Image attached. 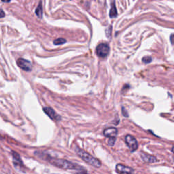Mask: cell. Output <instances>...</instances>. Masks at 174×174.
I'll use <instances>...</instances> for the list:
<instances>
[{"label":"cell","instance_id":"7c38bea8","mask_svg":"<svg viewBox=\"0 0 174 174\" xmlns=\"http://www.w3.org/2000/svg\"><path fill=\"white\" fill-rule=\"evenodd\" d=\"M36 14L39 18H42V16H43V10H42V0H40L38 6L37 7L36 10Z\"/></svg>","mask_w":174,"mask_h":174},{"label":"cell","instance_id":"5bb4252c","mask_svg":"<svg viewBox=\"0 0 174 174\" xmlns=\"http://www.w3.org/2000/svg\"><path fill=\"white\" fill-rule=\"evenodd\" d=\"M112 26H109L108 28L105 29V34H106V36L108 37V38H111V36H112Z\"/></svg>","mask_w":174,"mask_h":174},{"label":"cell","instance_id":"5b68a950","mask_svg":"<svg viewBox=\"0 0 174 174\" xmlns=\"http://www.w3.org/2000/svg\"><path fill=\"white\" fill-rule=\"evenodd\" d=\"M125 142L127 143V146H129V148H130L131 152L136 151L138 149V144L136 139L134 137L131 136V135H127L125 137Z\"/></svg>","mask_w":174,"mask_h":174},{"label":"cell","instance_id":"4fadbf2b","mask_svg":"<svg viewBox=\"0 0 174 174\" xmlns=\"http://www.w3.org/2000/svg\"><path fill=\"white\" fill-rule=\"evenodd\" d=\"M66 42V40H65L63 38H58L57 40H54L53 43H54L55 45H60V44H65Z\"/></svg>","mask_w":174,"mask_h":174},{"label":"cell","instance_id":"e0dca14e","mask_svg":"<svg viewBox=\"0 0 174 174\" xmlns=\"http://www.w3.org/2000/svg\"><path fill=\"white\" fill-rule=\"evenodd\" d=\"M122 112H123V114L124 116H125V117H127V116H128L129 115H128V112H127V111H126V110L125 109V108H122Z\"/></svg>","mask_w":174,"mask_h":174},{"label":"cell","instance_id":"9a60e30c","mask_svg":"<svg viewBox=\"0 0 174 174\" xmlns=\"http://www.w3.org/2000/svg\"><path fill=\"white\" fill-rule=\"evenodd\" d=\"M142 61H143L144 63L148 64L149 63H150L152 61V57L147 56V57H144L143 59H142Z\"/></svg>","mask_w":174,"mask_h":174},{"label":"cell","instance_id":"ffe728a7","mask_svg":"<svg viewBox=\"0 0 174 174\" xmlns=\"http://www.w3.org/2000/svg\"><path fill=\"white\" fill-rule=\"evenodd\" d=\"M1 1H3V2H5V3H9L11 0H1Z\"/></svg>","mask_w":174,"mask_h":174},{"label":"cell","instance_id":"44dd1931","mask_svg":"<svg viewBox=\"0 0 174 174\" xmlns=\"http://www.w3.org/2000/svg\"><path fill=\"white\" fill-rule=\"evenodd\" d=\"M172 152H173L174 153V146L173 148H172Z\"/></svg>","mask_w":174,"mask_h":174},{"label":"cell","instance_id":"6da1fadb","mask_svg":"<svg viewBox=\"0 0 174 174\" xmlns=\"http://www.w3.org/2000/svg\"><path fill=\"white\" fill-rule=\"evenodd\" d=\"M45 160L51 163L52 165L57 167L62 168L64 169H71V170H77V171H80L82 170H84V168L80 167L78 165L68 161L67 160H64V159H59V158H55L53 157L47 156H44Z\"/></svg>","mask_w":174,"mask_h":174},{"label":"cell","instance_id":"ba28073f","mask_svg":"<svg viewBox=\"0 0 174 174\" xmlns=\"http://www.w3.org/2000/svg\"><path fill=\"white\" fill-rule=\"evenodd\" d=\"M116 169L118 173H133V171H134V170H133L132 168L125 166L121 164L117 165L116 166Z\"/></svg>","mask_w":174,"mask_h":174},{"label":"cell","instance_id":"30bf717a","mask_svg":"<svg viewBox=\"0 0 174 174\" xmlns=\"http://www.w3.org/2000/svg\"><path fill=\"white\" fill-rule=\"evenodd\" d=\"M103 134L105 136L109 137V138L116 137L118 134V129L114 128V127H110V128L105 129L103 131Z\"/></svg>","mask_w":174,"mask_h":174},{"label":"cell","instance_id":"2e32d148","mask_svg":"<svg viewBox=\"0 0 174 174\" xmlns=\"http://www.w3.org/2000/svg\"><path fill=\"white\" fill-rule=\"evenodd\" d=\"M115 142H116V137H112V138L109 139L108 144L110 146H113L114 145V144H115Z\"/></svg>","mask_w":174,"mask_h":174},{"label":"cell","instance_id":"8992f818","mask_svg":"<svg viewBox=\"0 0 174 174\" xmlns=\"http://www.w3.org/2000/svg\"><path fill=\"white\" fill-rule=\"evenodd\" d=\"M43 111L49 117L55 121H59L61 119V117L57 114L56 112L51 107H45L43 108Z\"/></svg>","mask_w":174,"mask_h":174},{"label":"cell","instance_id":"7a4b0ae2","mask_svg":"<svg viewBox=\"0 0 174 174\" xmlns=\"http://www.w3.org/2000/svg\"><path fill=\"white\" fill-rule=\"evenodd\" d=\"M75 151L77 154L88 164L97 168H99L101 166V163L99 161V160H98L96 158H94L93 156H91L88 153H87L86 152L83 150L79 148L78 147H76Z\"/></svg>","mask_w":174,"mask_h":174},{"label":"cell","instance_id":"277c9868","mask_svg":"<svg viewBox=\"0 0 174 174\" xmlns=\"http://www.w3.org/2000/svg\"><path fill=\"white\" fill-rule=\"evenodd\" d=\"M16 63L18 66L24 71H30L32 69V65L31 63L28 60H26L25 59L19 58L16 61Z\"/></svg>","mask_w":174,"mask_h":174},{"label":"cell","instance_id":"d6986e66","mask_svg":"<svg viewBox=\"0 0 174 174\" xmlns=\"http://www.w3.org/2000/svg\"><path fill=\"white\" fill-rule=\"evenodd\" d=\"M170 41H171V44H174V34H171L170 36Z\"/></svg>","mask_w":174,"mask_h":174},{"label":"cell","instance_id":"3957f363","mask_svg":"<svg viewBox=\"0 0 174 174\" xmlns=\"http://www.w3.org/2000/svg\"><path fill=\"white\" fill-rule=\"evenodd\" d=\"M110 53V46L108 44H99L96 49V53L101 58H105Z\"/></svg>","mask_w":174,"mask_h":174},{"label":"cell","instance_id":"9c48e42d","mask_svg":"<svg viewBox=\"0 0 174 174\" xmlns=\"http://www.w3.org/2000/svg\"><path fill=\"white\" fill-rule=\"evenodd\" d=\"M140 156H141L142 161L146 163H155L157 161L156 157L148 154L145 152H140Z\"/></svg>","mask_w":174,"mask_h":174},{"label":"cell","instance_id":"8fae6325","mask_svg":"<svg viewBox=\"0 0 174 174\" xmlns=\"http://www.w3.org/2000/svg\"><path fill=\"white\" fill-rule=\"evenodd\" d=\"M117 10H116V5H115V3H114V1H113L112 3H111V9L110 10V18H115L117 16Z\"/></svg>","mask_w":174,"mask_h":174},{"label":"cell","instance_id":"52a82bcc","mask_svg":"<svg viewBox=\"0 0 174 174\" xmlns=\"http://www.w3.org/2000/svg\"><path fill=\"white\" fill-rule=\"evenodd\" d=\"M12 154L13 157V163H14V167L16 168H21L23 166V163L20 155L14 151L12 152Z\"/></svg>","mask_w":174,"mask_h":174},{"label":"cell","instance_id":"ac0fdd59","mask_svg":"<svg viewBox=\"0 0 174 174\" xmlns=\"http://www.w3.org/2000/svg\"><path fill=\"white\" fill-rule=\"evenodd\" d=\"M5 16V13L2 10H0V18H3Z\"/></svg>","mask_w":174,"mask_h":174}]
</instances>
